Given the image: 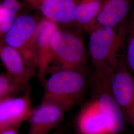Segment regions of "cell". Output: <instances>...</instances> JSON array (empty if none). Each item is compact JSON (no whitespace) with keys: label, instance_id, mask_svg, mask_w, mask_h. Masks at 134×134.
Segmentation results:
<instances>
[{"label":"cell","instance_id":"3","mask_svg":"<svg viewBox=\"0 0 134 134\" xmlns=\"http://www.w3.org/2000/svg\"><path fill=\"white\" fill-rule=\"evenodd\" d=\"M53 61L62 68L87 70L86 50L80 35L59 29L52 37Z\"/></svg>","mask_w":134,"mask_h":134},{"label":"cell","instance_id":"8","mask_svg":"<svg viewBox=\"0 0 134 134\" xmlns=\"http://www.w3.org/2000/svg\"><path fill=\"white\" fill-rule=\"evenodd\" d=\"M0 57L7 72L23 89H26L37 69L18 49L1 39Z\"/></svg>","mask_w":134,"mask_h":134},{"label":"cell","instance_id":"17","mask_svg":"<svg viewBox=\"0 0 134 134\" xmlns=\"http://www.w3.org/2000/svg\"><path fill=\"white\" fill-rule=\"evenodd\" d=\"M0 134H18V128H8L0 131Z\"/></svg>","mask_w":134,"mask_h":134},{"label":"cell","instance_id":"15","mask_svg":"<svg viewBox=\"0 0 134 134\" xmlns=\"http://www.w3.org/2000/svg\"><path fill=\"white\" fill-rule=\"evenodd\" d=\"M125 61L134 77V9L129 19L128 31L125 47Z\"/></svg>","mask_w":134,"mask_h":134},{"label":"cell","instance_id":"10","mask_svg":"<svg viewBox=\"0 0 134 134\" xmlns=\"http://www.w3.org/2000/svg\"><path fill=\"white\" fill-rule=\"evenodd\" d=\"M77 124L80 134H114L109 122L92 99L82 108Z\"/></svg>","mask_w":134,"mask_h":134},{"label":"cell","instance_id":"1","mask_svg":"<svg viewBox=\"0 0 134 134\" xmlns=\"http://www.w3.org/2000/svg\"><path fill=\"white\" fill-rule=\"evenodd\" d=\"M87 70L62 68L44 82L42 102L54 104L67 112L78 104L89 86Z\"/></svg>","mask_w":134,"mask_h":134},{"label":"cell","instance_id":"13","mask_svg":"<svg viewBox=\"0 0 134 134\" xmlns=\"http://www.w3.org/2000/svg\"><path fill=\"white\" fill-rule=\"evenodd\" d=\"M107 0H79L75 20L88 32Z\"/></svg>","mask_w":134,"mask_h":134},{"label":"cell","instance_id":"6","mask_svg":"<svg viewBox=\"0 0 134 134\" xmlns=\"http://www.w3.org/2000/svg\"><path fill=\"white\" fill-rule=\"evenodd\" d=\"M59 29L57 24L46 19L39 22L34 53L39 80L42 85L46 80V76L53 61L52 37Z\"/></svg>","mask_w":134,"mask_h":134},{"label":"cell","instance_id":"19","mask_svg":"<svg viewBox=\"0 0 134 134\" xmlns=\"http://www.w3.org/2000/svg\"><path fill=\"white\" fill-rule=\"evenodd\" d=\"M53 134H64V133H62V132H59V131H58V132H56L53 133Z\"/></svg>","mask_w":134,"mask_h":134},{"label":"cell","instance_id":"5","mask_svg":"<svg viewBox=\"0 0 134 134\" xmlns=\"http://www.w3.org/2000/svg\"><path fill=\"white\" fill-rule=\"evenodd\" d=\"M38 24L30 15H19L2 38L7 44L19 51L36 69L34 49Z\"/></svg>","mask_w":134,"mask_h":134},{"label":"cell","instance_id":"18","mask_svg":"<svg viewBox=\"0 0 134 134\" xmlns=\"http://www.w3.org/2000/svg\"><path fill=\"white\" fill-rule=\"evenodd\" d=\"M26 1H27V2H29V4H30L31 5H33L35 3V2L37 1V0H25Z\"/></svg>","mask_w":134,"mask_h":134},{"label":"cell","instance_id":"7","mask_svg":"<svg viewBox=\"0 0 134 134\" xmlns=\"http://www.w3.org/2000/svg\"><path fill=\"white\" fill-rule=\"evenodd\" d=\"M34 109L29 86L22 96L0 99V131L8 128H18L24 121L29 120Z\"/></svg>","mask_w":134,"mask_h":134},{"label":"cell","instance_id":"16","mask_svg":"<svg viewBox=\"0 0 134 134\" xmlns=\"http://www.w3.org/2000/svg\"><path fill=\"white\" fill-rule=\"evenodd\" d=\"M21 87L7 72H1L0 75V99L14 97L18 93Z\"/></svg>","mask_w":134,"mask_h":134},{"label":"cell","instance_id":"11","mask_svg":"<svg viewBox=\"0 0 134 134\" xmlns=\"http://www.w3.org/2000/svg\"><path fill=\"white\" fill-rule=\"evenodd\" d=\"M79 0H37L34 5L45 17L56 24H70L75 20Z\"/></svg>","mask_w":134,"mask_h":134},{"label":"cell","instance_id":"14","mask_svg":"<svg viewBox=\"0 0 134 134\" xmlns=\"http://www.w3.org/2000/svg\"><path fill=\"white\" fill-rule=\"evenodd\" d=\"M20 8L18 0H4L0 5V35L3 38L17 18Z\"/></svg>","mask_w":134,"mask_h":134},{"label":"cell","instance_id":"4","mask_svg":"<svg viewBox=\"0 0 134 134\" xmlns=\"http://www.w3.org/2000/svg\"><path fill=\"white\" fill-rule=\"evenodd\" d=\"M111 86L126 122L134 129V77L127 67L125 56L115 65Z\"/></svg>","mask_w":134,"mask_h":134},{"label":"cell","instance_id":"9","mask_svg":"<svg viewBox=\"0 0 134 134\" xmlns=\"http://www.w3.org/2000/svg\"><path fill=\"white\" fill-rule=\"evenodd\" d=\"M65 112L54 104L42 102L29 118L27 134H49L62 121Z\"/></svg>","mask_w":134,"mask_h":134},{"label":"cell","instance_id":"2","mask_svg":"<svg viewBox=\"0 0 134 134\" xmlns=\"http://www.w3.org/2000/svg\"><path fill=\"white\" fill-rule=\"evenodd\" d=\"M129 19L114 27H99L90 32L88 50L94 69H114L125 56Z\"/></svg>","mask_w":134,"mask_h":134},{"label":"cell","instance_id":"12","mask_svg":"<svg viewBox=\"0 0 134 134\" xmlns=\"http://www.w3.org/2000/svg\"><path fill=\"white\" fill-rule=\"evenodd\" d=\"M132 0H107L88 32L99 27H112L127 19Z\"/></svg>","mask_w":134,"mask_h":134}]
</instances>
